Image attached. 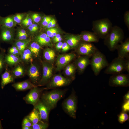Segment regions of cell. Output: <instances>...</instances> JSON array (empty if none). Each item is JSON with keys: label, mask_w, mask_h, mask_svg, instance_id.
I'll return each instance as SVG.
<instances>
[{"label": "cell", "mask_w": 129, "mask_h": 129, "mask_svg": "<svg viewBox=\"0 0 129 129\" xmlns=\"http://www.w3.org/2000/svg\"><path fill=\"white\" fill-rule=\"evenodd\" d=\"M1 124H0V129H1Z\"/></svg>", "instance_id": "56"}, {"label": "cell", "mask_w": 129, "mask_h": 129, "mask_svg": "<svg viewBox=\"0 0 129 129\" xmlns=\"http://www.w3.org/2000/svg\"><path fill=\"white\" fill-rule=\"evenodd\" d=\"M129 116L127 112L122 111L118 116V121L120 123L123 124L129 120Z\"/></svg>", "instance_id": "36"}, {"label": "cell", "mask_w": 129, "mask_h": 129, "mask_svg": "<svg viewBox=\"0 0 129 129\" xmlns=\"http://www.w3.org/2000/svg\"><path fill=\"white\" fill-rule=\"evenodd\" d=\"M109 86L113 87H127L129 86V75L122 73L113 75L109 78Z\"/></svg>", "instance_id": "8"}, {"label": "cell", "mask_w": 129, "mask_h": 129, "mask_svg": "<svg viewBox=\"0 0 129 129\" xmlns=\"http://www.w3.org/2000/svg\"><path fill=\"white\" fill-rule=\"evenodd\" d=\"M56 22L55 19L52 18L50 21L48 25L45 27L46 29H48L54 27L56 26Z\"/></svg>", "instance_id": "46"}, {"label": "cell", "mask_w": 129, "mask_h": 129, "mask_svg": "<svg viewBox=\"0 0 129 129\" xmlns=\"http://www.w3.org/2000/svg\"><path fill=\"white\" fill-rule=\"evenodd\" d=\"M27 47L31 51L34 57L37 58L39 56L41 47L38 43L35 41L30 43Z\"/></svg>", "instance_id": "27"}, {"label": "cell", "mask_w": 129, "mask_h": 129, "mask_svg": "<svg viewBox=\"0 0 129 129\" xmlns=\"http://www.w3.org/2000/svg\"><path fill=\"white\" fill-rule=\"evenodd\" d=\"M33 124L31 121L27 116L23 119L22 125V126L31 127Z\"/></svg>", "instance_id": "42"}, {"label": "cell", "mask_w": 129, "mask_h": 129, "mask_svg": "<svg viewBox=\"0 0 129 129\" xmlns=\"http://www.w3.org/2000/svg\"><path fill=\"white\" fill-rule=\"evenodd\" d=\"M62 40V38L61 37L56 39L53 40V42L54 43H56L59 42H61Z\"/></svg>", "instance_id": "52"}, {"label": "cell", "mask_w": 129, "mask_h": 129, "mask_svg": "<svg viewBox=\"0 0 129 129\" xmlns=\"http://www.w3.org/2000/svg\"><path fill=\"white\" fill-rule=\"evenodd\" d=\"M14 36V32L12 28L1 26L0 30V41L8 42L12 41Z\"/></svg>", "instance_id": "16"}, {"label": "cell", "mask_w": 129, "mask_h": 129, "mask_svg": "<svg viewBox=\"0 0 129 129\" xmlns=\"http://www.w3.org/2000/svg\"><path fill=\"white\" fill-rule=\"evenodd\" d=\"M43 90L44 88H40L37 86L32 88L24 97V100L27 103L34 105L40 100Z\"/></svg>", "instance_id": "10"}, {"label": "cell", "mask_w": 129, "mask_h": 129, "mask_svg": "<svg viewBox=\"0 0 129 129\" xmlns=\"http://www.w3.org/2000/svg\"><path fill=\"white\" fill-rule=\"evenodd\" d=\"M70 48V47L66 42H64L63 43L62 48V51L63 52H65L69 50Z\"/></svg>", "instance_id": "47"}, {"label": "cell", "mask_w": 129, "mask_h": 129, "mask_svg": "<svg viewBox=\"0 0 129 129\" xmlns=\"http://www.w3.org/2000/svg\"><path fill=\"white\" fill-rule=\"evenodd\" d=\"M66 91L64 90L54 89L43 94L40 99L51 110L56 107L58 102L64 96Z\"/></svg>", "instance_id": "3"}, {"label": "cell", "mask_w": 129, "mask_h": 129, "mask_svg": "<svg viewBox=\"0 0 129 129\" xmlns=\"http://www.w3.org/2000/svg\"><path fill=\"white\" fill-rule=\"evenodd\" d=\"M90 57L87 56H81L75 60V65L80 73H83L86 67L90 64Z\"/></svg>", "instance_id": "15"}, {"label": "cell", "mask_w": 129, "mask_h": 129, "mask_svg": "<svg viewBox=\"0 0 129 129\" xmlns=\"http://www.w3.org/2000/svg\"><path fill=\"white\" fill-rule=\"evenodd\" d=\"M5 51L4 49L0 48V74L3 70L6 68V64L5 63Z\"/></svg>", "instance_id": "32"}, {"label": "cell", "mask_w": 129, "mask_h": 129, "mask_svg": "<svg viewBox=\"0 0 129 129\" xmlns=\"http://www.w3.org/2000/svg\"><path fill=\"white\" fill-rule=\"evenodd\" d=\"M26 74L32 83L36 86L38 84L41 78L39 69L37 65L32 63H31L26 70Z\"/></svg>", "instance_id": "12"}, {"label": "cell", "mask_w": 129, "mask_h": 129, "mask_svg": "<svg viewBox=\"0 0 129 129\" xmlns=\"http://www.w3.org/2000/svg\"><path fill=\"white\" fill-rule=\"evenodd\" d=\"M17 32L22 34L26 35H28L27 31L24 29H20Z\"/></svg>", "instance_id": "50"}, {"label": "cell", "mask_w": 129, "mask_h": 129, "mask_svg": "<svg viewBox=\"0 0 129 129\" xmlns=\"http://www.w3.org/2000/svg\"><path fill=\"white\" fill-rule=\"evenodd\" d=\"M1 17L0 16V27H1L0 22H1Z\"/></svg>", "instance_id": "55"}, {"label": "cell", "mask_w": 129, "mask_h": 129, "mask_svg": "<svg viewBox=\"0 0 129 129\" xmlns=\"http://www.w3.org/2000/svg\"><path fill=\"white\" fill-rule=\"evenodd\" d=\"M61 37L60 35L58 33L57 34L54 38L53 40H54L57 39H58Z\"/></svg>", "instance_id": "53"}, {"label": "cell", "mask_w": 129, "mask_h": 129, "mask_svg": "<svg viewBox=\"0 0 129 129\" xmlns=\"http://www.w3.org/2000/svg\"><path fill=\"white\" fill-rule=\"evenodd\" d=\"M124 35L123 29L117 26H113L110 32L104 39V43L111 51L116 49L119 43L123 42Z\"/></svg>", "instance_id": "1"}, {"label": "cell", "mask_w": 129, "mask_h": 129, "mask_svg": "<svg viewBox=\"0 0 129 129\" xmlns=\"http://www.w3.org/2000/svg\"><path fill=\"white\" fill-rule=\"evenodd\" d=\"M116 49L118 51V57L125 59L129 57V38L119 44Z\"/></svg>", "instance_id": "17"}, {"label": "cell", "mask_w": 129, "mask_h": 129, "mask_svg": "<svg viewBox=\"0 0 129 129\" xmlns=\"http://www.w3.org/2000/svg\"><path fill=\"white\" fill-rule=\"evenodd\" d=\"M5 59L6 64L10 66L16 65L22 62L20 56L9 53L5 54Z\"/></svg>", "instance_id": "23"}, {"label": "cell", "mask_w": 129, "mask_h": 129, "mask_svg": "<svg viewBox=\"0 0 129 129\" xmlns=\"http://www.w3.org/2000/svg\"><path fill=\"white\" fill-rule=\"evenodd\" d=\"M11 72L15 78H21L26 74V70L22 65L17 64Z\"/></svg>", "instance_id": "24"}, {"label": "cell", "mask_w": 129, "mask_h": 129, "mask_svg": "<svg viewBox=\"0 0 129 129\" xmlns=\"http://www.w3.org/2000/svg\"><path fill=\"white\" fill-rule=\"evenodd\" d=\"M28 35L22 34L17 32L16 36V40L26 39L28 38Z\"/></svg>", "instance_id": "45"}, {"label": "cell", "mask_w": 129, "mask_h": 129, "mask_svg": "<svg viewBox=\"0 0 129 129\" xmlns=\"http://www.w3.org/2000/svg\"><path fill=\"white\" fill-rule=\"evenodd\" d=\"M77 98L75 91H73L62 103V106L64 111L74 119L76 118Z\"/></svg>", "instance_id": "5"}, {"label": "cell", "mask_w": 129, "mask_h": 129, "mask_svg": "<svg viewBox=\"0 0 129 129\" xmlns=\"http://www.w3.org/2000/svg\"><path fill=\"white\" fill-rule=\"evenodd\" d=\"M33 21L30 15L27 14L20 24L23 27H27L33 24Z\"/></svg>", "instance_id": "35"}, {"label": "cell", "mask_w": 129, "mask_h": 129, "mask_svg": "<svg viewBox=\"0 0 129 129\" xmlns=\"http://www.w3.org/2000/svg\"><path fill=\"white\" fill-rule=\"evenodd\" d=\"M125 69L128 73L129 72V57L125 58Z\"/></svg>", "instance_id": "48"}, {"label": "cell", "mask_w": 129, "mask_h": 129, "mask_svg": "<svg viewBox=\"0 0 129 129\" xmlns=\"http://www.w3.org/2000/svg\"><path fill=\"white\" fill-rule=\"evenodd\" d=\"M48 126V124L47 122L41 120L37 123L33 124L31 127L32 129H46Z\"/></svg>", "instance_id": "33"}, {"label": "cell", "mask_w": 129, "mask_h": 129, "mask_svg": "<svg viewBox=\"0 0 129 129\" xmlns=\"http://www.w3.org/2000/svg\"><path fill=\"white\" fill-rule=\"evenodd\" d=\"M58 32L59 31L56 28L53 27L48 29L46 33L49 37L53 38Z\"/></svg>", "instance_id": "37"}, {"label": "cell", "mask_w": 129, "mask_h": 129, "mask_svg": "<svg viewBox=\"0 0 129 129\" xmlns=\"http://www.w3.org/2000/svg\"><path fill=\"white\" fill-rule=\"evenodd\" d=\"M35 42L41 46H51V39L45 33H43L36 36L35 38Z\"/></svg>", "instance_id": "22"}, {"label": "cell", "mask_w": 129, "mask_h": 129, "mask_svg": "<svg viewBox=\"0 0 129 129\" xmlns=\"http://www.w3.org/2000/svg\"><path fill=\"white\" fill-rule=\"evenodd\" d=\"M43 74L37 86H42L47 84L53 76V66L52 64L47 61L42 62Z\"/></svg>", "instance_id": "9"}, {"label": "cell", "mask_w": 129, "mask_h": 129, "mask_svg": "<svg viewBox=\"0 0 129 129\" xmlns=\"http://www.w3.org/2000/svg\"><path fill=\"white\" fill-rule=\"evenodd\" d=\"M12 86L16 91H19L31 89L37 86L33 84L30 80H27L15 83L12 85Z\"/></svg>", "instance_id": "18"}, {"label": "cell", "mask_w": 129, "mask_h": 129, "mask_svg": "<svg viewBox=\"0 0 129 129\" xmlns=\"http://www.w3.org/2000/svg\"><path fill=\"white\" fill-rule=\"evenodd\" d=\"M75 57V54L73 53L59 55L56 61V70H61Z\"/></svg>", "instance_id": "13"}, {"label": "cell", "mask_w": 129, "mask_h": 129, "mask_svg": "<svg viewBox=\"0 0 129 129\" xmlns=\"http://www.w3.org/2000/svg\"><path fill=\"white\" fill-rule=\"evenodd\" d=\"M79 55L91 57L97 48L92 43L81 42L76 48Z\"/></svg>", "instance_id": "11"}, {"label": "cell", "mask_w": 129, "mask_h": 129, "mask_svg": "<svg viewBox=\"0 0 129 129\" xmlns=\"http://www.w3.org/2000/svg\"><path fill=\"white\" fill-rule=\"evenodd\" d=\"M25 13H18L13 16V19L16 24H20L26 16Z\"/></svg>", "instance_id": "34"}, {"label": "cell", "mask_w": 129, "mask_h": 129, "mask_svg": "<svg viewBox=\"0 0 129 129\" xmlns=\"http://www.w3.org/2000/svg\"><path fill=\"white\" fill-rule=\"evenodd\" d=\"M66 42L72 48H76L81 41L80 35H71L66 37Z\"/></svg>", "instance_id": "21"}, {"label": "cell", "mask_w": 129, "mask_h": 129, "mask_svg": "<svg viewBox=\"0 0 129 129\" xmlns=\"http://www.w3.org/2000/svg\"><path fill=\"white\" fill-rule=\"evenodd\" d=\"M31 41V39L29 38L25 40H16L14 45L17 48L21 54L27 47Z\"/></svg>", "instance_id": "31"}, {"label": "cell", "mask_w": 129, "mask_h": 129, "mask_svg": "<svg viewBox=\"0 0 129 129\" xmlns=\"http://www.w3.org/2000/svg\"><path fill=\"white\" fill-rule=\"evenodd\" d=\"M51 17L49 16H45L43 17L42 20L41 24L44 27H46L52 19Z\"/></svg>", "instance_id": "41"}, {"label": "cell", "mask_w": 129, "mask_h": 129, "mask_svg": "<svg viewBox=\"0 0 129 129\" xmlns=\"http://www.w3.org/2000/svg\"><path fill=\"white\" fill-rule=\"evenodd\" d=\"M63 43L61 41L57 43L56 45V48L57 50L59 51L61 49Z\"/></svg>", "instance_id": "49"}, {"label": "cell", "mask_w": 129, "mask_h": 129, "mask_svg": "<svg viewBox=\"0 0 129 129\" xmlns=\"http://www.w3.org/2000/svg\"><path fill=\"white\" fill-rule=\"evenodd\" d=\"M30 16L33 22L35 23H38L41 20L42 18L41 16L38 13H33L31 14Z\"/></svg>", "instance_id": "40"}, {"label": "cell", "mask_w": 129, "mask_h": 129, "mask_svg": "<svg viewBox=\"0 0 129 129\" xmlns=\"http://www.w3.org/2000/svg\"><path fill=\"white\" fill-rule=\"evenodd\" d=\"M91 57L90 64L94 74L97 76L103 69L108 65L109 63L105 55L97 49Z\"/></svg>", "instance_id": "4"}, {"label": "cell", "mask_w": 129, "mask_h": 129, "mask_svg": "<svg viewBox=\"0 0 129 129\" xmlns=\"http://www.w3.org/2000/svg\"><path fill=\"white\" fill-rule=\"evenodd\" d=\"M113 27L110 20L107 18L93 21L92 30L100 38L104 39L107 36Z\"/></svg>", "instance_id": "2"}, {"label": "cell", "mask_w": 129, "mask_h": 129, "mask_svg": "<svg viewBox=\"0 0 129 129\" xmlns=\"http://www.w3.org/2000/svg\"><path fill=\"white\" fill-rule=\"evenodd\" d=\"M0 23L1 26L9 28H12L15 26L16 23L13 19V16H9L1 17Z\"/></svg>", "instance_id": "28"}, {"label": "cell", "mask_w": 129, "mask_h": 129, "mask_svg": "<svg viewBox=\"0 0 129 129\" xmlns=\"http://www.w3.org/2000/svg\"><path fill=\"white\" fill-rule=\"evenodd\" d=\"M55 56L54 50L51 48H47L43 51V57L47 62L52 63L54 61Z\"/></svg>", "instance_id": "29"}, {"label": "cell", "mask_w": 129, "mask_h": 129, "mask_svg": "<svg viewBox=\"0 0 129 129\" xmlns=\"http://www.w3.org/2000/svg\"><path fill=\"white\" fill-rule=\"evenodd\" d=\"M125 59L118 57L109 64L105 71V73L112 75L122 73L125 71Z\"/></svg>", "instance_id": "6"}, {"label": "cell", "mask_w": 129, "mask_h": 129, "mask_svg": "<svg viewBox=\"0 0 129 129\" xmlns=\"http://www.w3.org/2000/svg\"><path fill=\"white\" fill-rule=\"evenodd\" d=\"M33 56L30 50L25 48L21 53L20 57L22 61L27 63H32Z\"/></svg>", "instance_id": "26"}, {"label": "cell", "mask_w": 129, "mask_h": 129, "mask_svg": "<svg viewBox=\"0 0 129 129\" xmlns=\"http://www.w3.org/2000/svg\"><path fill=\"white\" fill-rule=\"evenodd\" d=\"M34 108L39 111L41 118V120L45 122L48 121L49 113L51 110L49 107L40 99L35 105Z\"/></svg>", "instance_id": "14"}, {"label": "cell", "mask_w": 129, "mask_h": 129, "mask_svg": "<svg viewBox=\"0 0 129 129\" xmlns=\"http://www.w3.org/2000/svg\"><path fill=\"white\" fill-rule=\"evenodd\" d=\"M124 21L128 29H129V11H127L125 13L124 15Z\"/></svg>", "instance_id": "43"}, {"label": "cell", "mask_w": 129, "mask_h": 129, "mask_svg": "<svg viewBox=\"0 0 129 129\" xmlns=\"http://www.w3.org/2000/svg\"><path fill=\"white\" fill-rule=\"evenodd\" d=\"M122 111L126 112L129 111V100L124 102L122 107Z\"/></svg>", "instance_id": "44"}, {"label": "cell", "mask_w": 129, "mask_h": 129, "mask_svg": "<svg viewBox=\"0 0 129 129\" xmlns=\"http://www.w3.org/2000/svg\"><path fill=\"white\" fill-rule=\"evenodd\" d=\"M27 116L33 124H36L41 120V117L39 111L37 109L34 108L32 111Z\"/></svg>", "instance_id": "30"}, {"label": "cell", "mask_w": 129, "mask_h": 129, "mask_svg": "<svg viewBox=\"0 0 129 129\" xmlns=\"http://www.w3.org/2000/svg\"><path fill=\"white\" fill-rule=\"evenodd\" d=\"M22 129H32L31 127H29L24 126H22Z\"/></svg>", "instance_id": "54"}, {"label": "cell", "mask_w": 129, "mask_h": 129, "mask_svg": "<svg viewBox=\"0 0 129 129\" xmlns=\"http://www.w3.org/2000/svg\"><path fill=\"white\" fill-rule=\"evenodd\" d=\"M72 81L64 77L60 74L54 75L50 81L47 84L44 89H54L56 88L64 86L70 84Z\"/></svg>", "instance_id": "7"}, {"label": "cell", "mask_w": 129, "mask_h": 129, "mask_svg": "<svg viewBox=\"0 0 129 129\" xmlns=\"http://www.w3.org/2000/svg\"><path fill=\"white\" fill-rule=\"evenodd\" d=\"M8 52V53L20 57L21 53L17 48L14 45L10 48Z\"/></svg>", "instance_id": "38"}, {"label": "cell", "mask_w": 129, "mask_h": 129, "mask_svg": "<svg viewBox=\"0 0 129 129\" xmlns=\"http://www.w3.org/2000/svg\"><path fill=\"white\" fill-rule=\"evenodd\" d=\"M28 32L31 34L35 33L38 30L39 27L38 25L35 23H33L31 25L27 27Z\"/></svg>", "instance_id": "39"}, {"label": "cell", "mask_w": 129, "mask_h": 129, "mask_svg": "<svg viewBox=\"0 0 129 129\" xmlns=\"http://www.w3.org/2000/svg\"><path fill=\"white\" fill-rule=\"evenodd\" d=\"M5 68V71L1 76V86L2 89L6 85L13 82L15 79L11 72L7 68Z\"/></svg>", "instance_id": "20"}, {"label": "cell", "mask_w": 129, "mask_h": 129, "mask_svg": "<svg viewBox=\"0 0 129 129\" xmlns=\"http://www.w3.org/2000/svg\"><path fill=\"white\" fill-rule=\"evenodd\" d=\"M81 41L89 43H97L99 38L93 32H84L80 35Z\"/></svg>", "instance_id": "19"}, {"label": "cell", "mask_w": 129, "mask_h": 129, "mask_svg": "<svg viewBox=\"0 0 129 129\" xmlns=\"http://www.w3.org/2000/svg\"><path fill=\"white\" fill-rule=\"evenodd\" d=\"M129 92L128 91L124 96V102L129 100Z\"/></svg>", "instance_id": "51"}, {"label": "cell", "mask_w": 129, "mask_h": 129, "mask_svg": "<svg viewBox=\"0 0 129 129\" xmlns=\"http://www.w3.org/2000/svg\"><path fill=\"white\" fill-rule=\"evenodd\" d=\"M76 69L75 64H67L64 70L65 75L72 81L75 78V73Z\"/></svg>", "instance_id": "25"}]
</instances>
